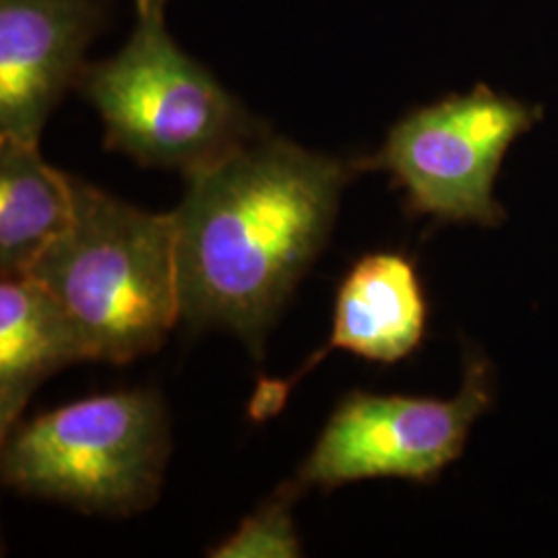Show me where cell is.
I'll return each instance as SVG.
<instances>
[{
    "label": "cell",
    "mask_w": 558,
    "mask_h": 558,
    "mask_svg": "<svg viewBox=\"0 0 558 558\" xmlns=\"http://www.w3.org/2000/svg\"><path fill=\"white\" fill-rule=\"evenodd\" d=\"M359 172L360 158L339 160L263 131L186 177L172 211L182 319L223 327L259 354Z\"/></svg>",
    "instance_id": "1"
},
{
    "label": "cell",
    "mask_w": 558,
    "mask_h": 558,
    "mask_svg": "<svg viewBox=\"0 0 558 558\" xmlns=\"http://www.w3.org/2000/svg\"><path fill=\"white\" fill-rule=\"evenodd\" d=\"M73 320L89 360L158 350L182 319L172 214H149L75 179V216L34 267Z\"/></svg>",
    "instance_id": "2"
},
{
    "label": "cell",
    "mask_w": 558,
    "mask_h": 558,
    "mask_svg": "<svg viewBox=\"0 0 558 558\" xmlns=\"http://www.w3.org/2000/svg\"><path fill=\"white\" fill-rule=\"evenodd\" d=\"M77 89L104 122V143L147 168L191 177L265 126L168 34L163 7L137 11L114 57L87 62Z\"/></svg>",
    "instance_id": "3"
},
{
    "label": "cell",
    "mask_w": 558,
    "mask_h": 558,
    "mask_svg": "<svg viewBox=\"0 0 558 558\" xmlns=\"http://www.w3.org/2000/svg\"><path fill=\"white\" fill-rule=\"evenodd\" d=\"M168 420L149 389L81 399L2 437V482L85 513L131 515L158 499Z\"/></svg>",
    "instance_id": "4"
},
{
    "label": "cell",
    "mask_w": 558,
    "mask_h": 558,
    "mask_svg": "<svg viewBox=\"0 0 558 558\" xmlns=\"http://www.w3.org/2000/svg\"><path fill=\"white\" fill-rule=\"evenodd\" d=\"M538 120L542 106L480 83L408 112L360 163L391 174L410 216L495 228L507 218L495 197L502 160Z\"/></svg>",
    "instance_id": "5"
},
{
    "label": "cell",
    "mask_w": 558,
    "mask_h": 558,
    "mask_svg": "<svg viewBox=\"0 0 558 558\" xmlns=\"http://www.w3.org/2000/svg\"><path fill=\"white\" fill-rule=\"evenodd\" d=\"M493 401V366L480 352L465 354L463 385L453 399L352 391L339 401L294 482L300 488L368 478L433 484L461 458L474 422Z\"/></svg>",
    "instance_id": "6"
},
{
    "label": "cell",
    "mask_w": 558,
    "mask_h": 558,
    "mask_svg": "<svg viewBox=\"0 0 558 558\" xmlns=\"http://www.w3.org/2000/svg\"><path fill=\"white\" fill-rule=\"evenodd\" d=\"M112 0H0V140L41 131L110 21Z\"/></svg>",
    "instance_id": "7"
},
{
    "label": "cell",
    "mask_w": 558,
    "mask_h": 558,
    "mask_svg": "<svg viewBox=\"0 0 558 558\" xmlns=\"http://www.w3.org/2000/svg\"><path fill=\"white\" fill-rule=\"evenodd\" d=\"M428 304L416 265L401 253H371L350 269L336 299L333 329L325 348L288 383H260L251 412L265 418L290 393V383L319 364L331 350H345L375 362L410 356L426 333Z\"/></svg>",
    "instance_id": "8"
},
{
    "label": "cell",
    "mask_w": 558,
    "mask_h": 558,
    "mask_svg": "<svg viewBox=\"0 0 558 558\" xmlns=\"http://www.w3.org/2000/svg\"><path fill=\"white\" fill-rule=\"evenodd\" d=\"M89 360L77 327L54 296L32 276L0 283V433L20 422L21 412L44 380L60 368Z\"/></svg>",
    "instance_id": "9"
},
{
    "label": "cell",
    "mask_w": 558,
    "mask_h": 558,
    "mask_svg": "<svg viewBox=\"0 0 558 558\" xmlns=\"http://www.w3.org/2000/svg\"><path fill=\"white\" fill-rule=\"evenodd\" d=\"M75 216V177L41 158L40 145L0 140V274L25 276Z\"/></svg>",
    "instance_id": "10"
},
{
    "label": "cell",
    "mask_w": 558,
    "mask_h": 558,
    "mask_svg": "<svg viewBox=\"0 0 558 558\" xmlns=\"http://www.w3.org/2000/svg\"><path fill=\"white\" fill-rule=\"evenodd\" d=\"M292 482L278 497L240 523L239 530L209 553L216 558H294L302 555L299 534L292 519V502L300 495Z\"/></svg>",
    "instance_id": "11"
},
{
    "label": "cell",
    "mask_w": 558,
    "mask_h": 558,
    "mask_svg": "<svg viewBox=\"0 0 558 558\" xmlns=\"http://www.w3.org/2000/svg\"><path fill=\"white\" fill-rule=\"evenodd\" d=\"M135 4H137V11H143V9H151V7H163L166 0H135Z\"/></svg>",
    "instance_id": "12"
}]
</instances>
